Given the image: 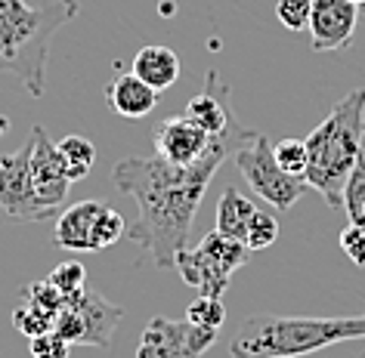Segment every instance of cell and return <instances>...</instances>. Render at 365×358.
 I'll list each match as a JSON object with an SVG mask.
<instances>
[{
	"label": "cell",
	"mask_w": 365,
	"mask_h": 358,
	"mask_svg": "<svg viewBox=\"0 0 365 358\" xmlns=\"http://www.w3.org/2000/svg\"><path fill=\"white\" fill-rule=\"evenodd\" d=\"M257 130L245 127L232 115L230 127L214 136V145L205 158H198L189 167L168 164L158 154L155 158H121L112 167L115 186L136 201V219L127 223V238L140 244L158 269H173L177 256L189 247L198 204H202L214 173Z\"/></svg>",
	"instance_id": "6da1fadb"
},
{
	"label": "cell",
	"mask_w": 365,
	"mask_h": 358,
	"mask_svg": "<svg viewBox=\"0 0 365 358\" xmlns=\"http://www.w3.org/2000/svg\"><path fill=\"white\" fill-rule=\"evenodd\" d=\"M365 136V87L346 93L307 136V186L344 210V189Z\"/></svg>",
	"instance_id": "7a4b0ae2"
},
{
	"label": "cell",
	"mask_w": 365,
	"mask_h": 358,
	"mask_svg": "<svg viewBox=\"0 0 365 358\" xmlns=\"http://www.w3.org/2000/svg\"><path fill=\"white\" fill-rule=\"evenodd\" d=\"M365 339V315H254L232 339V358H300L325 346Z\"/></svg>",
	"instance_id": "3957f363"
},
{
	"label": "cell",
	"mask_w": 365,
	"mask_h": 358,
	"mask_svg": "<svg viewBox=\"0 0 365 358\" xmlns=\"http://www.w3.org/2000/svg\"><path fill=\"white\" fill-rule=\"evenodd\" d=\"M68 19L66 6H29L25 0H0V75L10 71L34 99L43 96L50 41Z\"/></svg>",
	"instance_id": "277c9868"
},
{
	"label": "cell",
	"mask_w": 365,
	"mask_h": 358,
	"mask_svg": "<svg viewBox=\"0 0 365 358\" xmlns=\"http://www.w3.org/2000/svg\"><path fill=\"white\" fill-rule=\"evenodd\" d=\"M127 238V219L106 201H78L56 219L53 241L66 253H96Z\"/></svg>",
	"instance_id": "5b68a950"
},
{
	"label": "cell",
	"mask_w": 365,
	"mask_h": 358,
	"mask_svg": "<svg viewBox=\"0 0 365 358\" xmlns=\"http://www.w3.org/2000/svg\"><path fill=\"white\" fill-rule=\"evenodd\" d=\"M121 318H124V306H118V302L106 300L103 293H93L84 288L75 297H66V306L53 318V330L68 346L108 349Z\"/></svg>",
	"instance_id": "8992f818"
},
{
	"label": "cell",
	"mask_w": 365,
	"mask_h": 358,
	"mask_svg": "<svg viewBox=\"0 0 365 358\" xmlns=\"http://www.w3.org/2000/svg\"><path fill=\"white\" fill-rule=\"evenodd\" d=\"M232 161H235V167H239L242 177L248 179V186L257 191L269 207L282 210V214L291 210L300 198H304L307 182L291 177V173H285L279 167L276 154H272V145L260 130L254 133L242 149H235Z\"/></svg>",
	"instance_id": "52a82bcc"
},
{
	"label": "cell",
	"mask_w": 365,
	"mask_h": 358,
	"mask_svg": "<svg viewBox=\"0 0 365 358\" xmlns=\"http://www.w3.org/2000/svg\"><path fill=\"white\" fill-rule=\"evenodd\" d=\"M0 214L19 223H47L56 214L43 204L31 177V139L0 158Z\"/></svg>",
	"instance_id": "ba28073f"
},
{
	"label": "cell",
	"mask_w": 365,
	"mask_h": 358,
	"mask_svg": "<svg viewBox=\"0 0 365 358\" xmlns=\"http://www.w3.org/2000/svg\"><path fill=\"white\" fill-rule=\"evenodd\" d=\"M217 343V327H202L192 321L152 318L136 346V358H202Z\"/></svg>",
	"instance_id": "9c48e42d"
},
{
	"label": "cell",
	"mask_w": 365,
	"mask_h": 358,
	"mask_svg": "<svg viewBox=\"0 0 365 358\" xmlns=\"http://www.w3.org/2000/svg\"><path fill=\"white\" fill-rule=\"evenodd\" d=\"M31 177L38 186V195L43 198V204L59 210L68 198L71 177L66 167V158L59 152V142L50 139V133L41 124L31 127Z\"/></svg>",
	"instance_id": "30bf717a"
},
{
	"label": "cell",
	"mask_w": 365,
	"mask_h": 358,
	"mask_svg": "<svg viewBox=\"0 0 365 358\" xmlns=\"http://www.w3.org/2000/svg\"><path fill=\"white\" fill-rule=\"evenodd\" d=\"M356 22H359V4L353 0H313L309 13V43L316 53H334L353 47Z\"/></svg>",
	"instance_id": "8fae6325"
},
{
	"label": "cell",
	"mask_w": 365,
	"mask_h": 358,
	"mask_svg": "<svg viewBox=\"0 0 365 358\" xmlns=\"http://www.w3.org/2000/svg\"><path fill=\"white\" fill-rule=\"evenodd\" d=\"M152 145L155 154L164 158L168 164H177V167H189L198 158H205L207 149L214 145V136L202 130L186 112L177 117H168L152 130Z\"/></svg>",
	"instance_id": "7c38bea8"
},
{
	"label": "cell",
	"mask_w": 365,
	"mask_h": 358,
	"mask_svg": "<svg viewBox=\"0 0 365 358\" xmlns=\"http://www.w3.org/2000/svg\"><path fill=\"white\" fill-rule=\"evenodd\" d=\"M230 96H232L230 84H223L220 75H217V68H211L207 71V78H205V90L186 102V115L192 117L202 130L217 136V133H223L226 127H230V121H232Z\"/></svg>",
	"instance_id": "4fadbf2b"
},
{
	"label": "cell",
	"mask_w": 365,
	"mask_h": 358,
	"mask_svg": "<svg viewBox=\"0 0 365 358\" xmlns=\"http://www.w3.org/2000/svg\"><path fill=\"white\" fill-rule=\"evenodd\" d=\"M173 269L180 272L182 284L195 288L202 297H220L223 300V293L230 290V278H232V275L226 269H220V265H217L211 256L202 251V247H186V251L177 256Z\"/></svg>",
	"instance_id": "5bb4252c"
},
{
	"label": "cell",
	"mask_w": 365,
	"mask_h": 358,
	"mask_svg": "<svg viewBox=\"0 0 365 358\" xmlns=\"http://www.w3.org/2000/svg\"><path fill=\"white\" fill-rule=\"evenodd\" d=\"M106 99L112 105L115 115L121 117H145L158 105V90H152L145 80H140L130 71V75H121L115 78L106 90Z\"/></svg>",
	"instance_id": "9a60e30c"
},
{
	"label": "cell",
	"mask_w": 365,
	"mask_h": 358,
	"mask_svg": "<svg viewBox=\"0 0 365 358\" xmlns=\"http://www.w3.org/2000/svg\"><path fill=\"white\" fill-rule=\"evenodd\" d=\"M130 71L140 80H145L152 90L164 93V90L173 87L177 84V78H180V56L170 47H158V43H152V47H143L133 56V68Z\"/></svg>",
	"instance_id": "2e32d148"
},
{
	"label": "cell",
	"mask_w": 365,
	"mask_h": 358,
	"mask_svg": "<svg viewBox=\"0 0 365 358\" xmlns=\"http://www.w3.org/2000/svg\"><path fill=\"white\" fill-rule=\"evenodd\" d=\"M254 214H257V207H254L251 198H245L239 189H223L220 195V204H217V232L230 235V238H239L245 241V235H248V226Z\"/></svg>",
	"instance_id": "e0dca14e"
},
{
	"label": "cell",
	"mask_w": 365,
	"mask_h": 358,
	"mask_svg": "<svg viewBox=\"0 0 365 358\" xmlns=\"http://www.w3.org/2000/svg\"><path fill=\"white\" fill-rule=\"evenodd\" d=\"M198 247L211 256V260L220 265V269H226V272H239L245 263H248V244L245 241H239V238H230V235H223V232H207L202 241H198Z\"/></svg>",
	"instance_id": "ac0fdd59"
},
{
	"label": "cell",
	"mask_w": 365,
	"mask_h": 358,
	"mask_svg": "<svg viewBox=\"0 0 365 358\" xmlns=\"http://www.w3.org/2000/svg\"><path fill=\"white\" fill-rule=\"evenodd\" d=\"M59 152H62V158H66L71 182H81L96 164V145L90 139H84V136L71 133V136H66V139H59Z\"/></svg>",
	"instance_id": "d6986e66"
},
{
	"label": "cell",
	"mask_w": 365,
	"mask_h": 358,
	"mask_svg": "<svg viewBox=\"0 0 365 358\" xmlns=\"http://www.w3.org/2000/svg\"><path fill=\"white\" fill-rule=\"evenodd\" d=\"M344 210L350 214L353 223H359V216L365 210V136H362L359 154H356L353 173H350V179H346V189H344Z\"/></svg>",
	"instance_id": "ffe728a7"
},
{
	"label": "cell",
	"mask_w": 365,
	"mask_h": 358,
	"mask_svg": "<svg viewBox=\"0 0 365 358\" xmlns=\"http://www.w3.org/2000/svg\"><path fill=\"white\" fill-rule=\"evenodd\" d=\"M272 154H276L279 167L285 173L304 179V173H307V139H282V142L272 145Z\"/></svg>",
	"instance_id": "44dd1931"
},
{
	"label": "cell",
	"mask_w": 365,
	"mask_h": 358,
	"mask_svg": "<svg viewBox=\"0 0 365 358\" xmlns=\"http://www.w3.org/2000/svg\"><path fill=\"white\" fill-rule=\"evenodd\" d=\"M186 321H192V325H202V327H223L226 321V306L220 297H202L198 293L195 302H189L186 306Z\"/></svg>",
	"instance_id": "7402d4cb"
},
{
	"label": "cell",
	"mask_w": 365,
	"mask_h": 358,
	"mask_svg": "<svg viewBox=\"0 0 365 358\" xmlns=\"http://www.w3.org/2000/svg\"><path fill=\"white\" fill-rule=\"evenodd\" d=\"M22 297H25V302H31V306L50 312L53 318H56L59 312H62V306H66V297H62V290L56 288V284H50L47 278H43V281H31L29 288L22 290Z\"/></svg>",
	"instance_id": "603a6c76"
},
{
	"label": "cell",
	"mask_w": 365,
	"mask_h": 358,
	"mask_svg": "<svg viewBox=\"0 0 365 358\" xmlns=\"http://www.w3.org/2000/svg\"><path fill=\"white\" fill-rule=\"evenodd\" d=\"M13 325H16L19 334L34 339V337L53 330V315L50 312H43V309H38V306H31V302H25V306H19L13 312Z\"/></svg>",
	"instance_id": "cb8c5ba5"
},
{
	"label": "cell",
	"mask_w": 365,
	"mask_h": 358,
	"mask_svg": "<svg viewBox=\"0 0 365 358\" xmlns=\"http://www.w3.org/2000/svg\"><path fill=\"white\" fill-rule=\"evenodd\" d=\"M279 238V223L272 219V214H263L257 210L248 226V235H245V244H248V251H267V247L276 244Z\"/></svg>",
	"instance_id": "d4e9b609"
},
{
	"label": "cell",
	"mask_w": 365,
	"mask_h": 358,
	"mask_svg": "<svg viewBox=\"0 0 365 358\" xmlns=\"http://www.w3.org/2000/svg\"><path fill=\"white\" fill-rule=\"evenodd\" d=\"M50 284H56V288L62 290V297H75V293L84 290V281H87V272L84 265H81L78 260H66L59 263L56 269L50 272Z\"/></svg>",
	"instance_id": "484cf974"
},
{
	"label": "cell",
	"mask_w": 365,
	"mask_h": 358,
	"mask_svg": "<svg viewBox=\"0 0 365 358\" xmlns=\"http://www.w3.org/2000/svg\"><path fill=\"white\" fill-rule=\"evenodd\" d=\"M309 13H313V0H279L276 4V19L288 31H304L309 25Z\"/></svg>",
	"instance_id": "4316f807"
},
{
	"label": "cell",
	"mask_w": 365,
	"mask_h": 358,
	"mask_svg": "<svg viewBox=\"0 0 365 358\" xmlns=\"http://www.w3.org/2000/svg\"><path fill=\"white\" fill-rule=\"evenodd\" d=\"M341 247L356 265H365V223H353L341 232Z\"/></svg>",
	"instance_id": "83f0119b"
},
{
	"label": "cell",
	"mask_w": 365,
	"mask_h": 358,
	"mask_svg": "<svg viewBox=\"0 0 365 358\" xmlns=\"http://www.w3.org/2000/svg\"><path fill=\"white\" fill-rule=\"evenodd\" d=\"M68 343L62 339L56 330H47V334L31 339V355L34 358H68Z\"/></svg>",
	"instance_id": "f1b7e54d"
},
{
	"label": "cell",
	"mask_w": 365,
	"mask_h": 358,
	"mask_svg": "<svg viewBox=\"0 0 365 358\" xmlns=\"http://www.w3.org/2000/svg\"><path fill=\"white\" fill-rule=\"evenodd\" d=\"M56 4L66 6V10H68L71 16H78V13H81V4H78V0H56Z\"/></svg>",
	"instance_id": "f546056e"
},
{
	"label": "cell",
	"mask_w": 365,
	"mask_h": 358,
	"mask_svg": "<svg viewBox=\"0 0 365 358\" xmlns=\"http://www.w3.org/2000/svg\"><path fill=\"white\" fill-rule=\"evenodd\" d=\"M6 130H10V117H6V115H0V136H4Z\"/></svg>",
	"instance_id": "4dcf8cb0"
},
{
	"label": "cell",
	"mask_w": 365,
	"mask_h": 358,
	"mask_svg": "<svg viewBox=\"0 0 365 358\" xmlns=\"http://www.w3.org/2000/svg\"><path fill=\"white\" fill-rule=\"evenodd\" d=\"M359 223H365V210H362V216H359Z\"/></svg>",
	"instance_id": "1f68e13d"
},
{
	"label": "cell",
	"mask_w": 365,
	"mask_h": 358,
	"mask_svg": "<svg viewBox=\"0 0 365 358\" xmlns=\"http://www.w3.org/2000/svg\"><path fill=\"white\" fill-rule=\"evenodd\" d=\"M353 4H359V6H362V0H353Z\"/></svg>",
	"instance_id": "d6a6232c"
},
{
	"label": "cell",
	"mask_w": 365,
	"mask_h": 358,
	"mask_svg": "<svg viewBox=\"0 0 365 358\" xmlns=\"http://www.w3.org/2000/svg\"><path fill=\"white\" fill-rule=\"evenodd\" d=\"M359 10H365V0H362V6H359Z\"/></svg>",
	"instance_id": "836d02e7"
}]
</instances>
